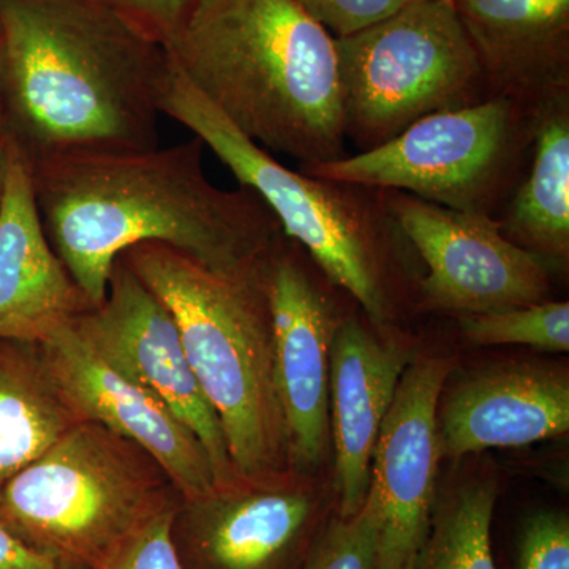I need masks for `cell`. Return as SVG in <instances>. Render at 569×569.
<instances>
[{
	"mask_svg": "<svg viewBox=\"0 0 569 569\" xmlns=\"http://www.w3.org/2000/svg\"><path fill=\"white\" fill-rule=\"evenodd\" d=\"M490 96L537 104L569 91V0H452Z\"/></svg>",
	"mask_w": 569,
	"mask_h": 569,
	"instance_id": "ac0fdd59",
	"label": "cell"
},
{
	"mask_svg": "<svg viewBox=\"0 0 569 569\" xmlns=\"http://www.w3.org/2000/svg\"><path fill=\"white\" fill-rule=\"evenodd\" d=\"M509 241L567 264L569 258V91L535 104L529 167L498 216Z\"/></svg>",
	"mask_w": 569,
	"mask_h": 569,
	"instance_id": "d6986e66",
	"label": "cell"
},
{
	"mask_svg": "<svg viewBox=\"0 0 569 569\" xmlns=\"http://www.w3.org/2000/svg\"><path fill=\"white\" fill-rule=\"evenodd\" d=\"M164 44L186 20L193 0H103Z\"/></svg>",
	"mask_w": 569,
	"mask_h": 569,
	"instance_id": "4316f807",
	"label": "cell"
},
{
	"mask_svg": "<svg viewBox=\"0 0 569 569\" xmlns=\"http://www.w3.org/2000/svg\"><path fill=\"white\" fill-rule=\"evenodd\" d=\"M178 508L168 505L96 569H186L174 541Z\"/></svg>",
	"mask_w": 569,
	"mask_h": 569,
	"instance_id": "cb8c5ba5",
	"label": "cell"
},
{
	"mask_svg": "<svg viewBox=\"0 0 569 569\" xmlns=\"http://www.w3.org/2000/svg\"><path fill=\"white\" fill-rule=\"evenodd\" d=\"M335 39L350 36L402 9L410 0H296Z\"/></svg>",
	"mask_w": 569,
	"mask_h": 569,
	"instance_id": "484cf974",
	"label": "cell"
},
{
	"mask_svg": "<svg viewBox=\"0 0 569 569\" xmlns=\"http://www.w3.org/2000/svg\"><path fill=\"white\" fill-rule=\"evenodd\" d=\"M89 309L44 233L31 163L11 141L0 197V340L43 346Z\"/></svg>",
	"mask_w": 569,
	"mask_h": 569,
	"instance_id": "5bb4252c",
	"label": "cell"
},
{
	"mask_svg": "<svg viewBox=\"0 0 569 569\" xmlns=\"http://www.w3.org/2000/svg\"><path fill=\"white\" fill-rule=\"evenodd\" d=\"M328 520L307 490L239 488L189 505L186 569H299Z\"/></svg>",
	"mask_w": 569,
	"mask_h": 569,
	"instance_id": "9a60e30c",
	"label": "cell"
},
{
	"mask_svg": "<svg viewBox=\"0 0 569 569\" xmlns=\"http://www.w3.org/2000/svg\"><path fill=\"white\" fill-rule=\"evenodd\" d=\"M459 317L462 335L473 346H523L550 353L569 351L567 301H545L497 312Z\"/></svg>",
	"mask_w": 569,
	"mask_h": 569,
	"instance_id": "7402d4cb",
	"label": "cell"
},
{
	"mask_svg": "<svg viewBox=\"0 0 569 569\" xmlns=\"http://www.w3.org/2000/svg\"><path fill=\"white\" fill-rule=\"evenodd\" d=\"M80 421L59 391L43 348L0 340V492Z\"/></svg>",
	"mask_w": 569,
	"mask_h": 569,
	"instance_id": "ffe728a7",
	"label": "cell"
},
{
	"mask_svg": "<svg viewBox=\"0 0 569 569\" xmlns=\"http://www.w3.org/2000/svg\"><path fill=\"white\" fill-rule=\"evenodd\" d=\"M299 569H377V519L372 500L351 518L328 519Z\"/></svg>",
	"mask_w": 569,
	"mask_h": 569,
	"instance_id": "603a6c76",
	"label": "cell"
},
{
	"mask_svg": "<svg viewBox=\"0 0 569 569\" xmlns=\"http://www.w3.org/2000/svg\"><path fill=\"white\" fill-rule=\"evenodd\" d=\"M497 482L473 479L437 497L413 569H497L492 553Z\"/></svg>",
	"mask_w": 569,
	"mask_h": 569,
	"instance_id": "44dd1931",
	"label": "cell"
},
{
	"mask_svg": "<svg viewBox=\"0 0 569 569\" xmlns=\"http://www.w3.org/2000/svg\"><path fill=\"white\" fill-rule=\"evenodd\" d=\"M203 151L193 137L29 162L44 233L89 305H102L118 258L148 242L227 274H264L282 227L253 190L212 183Z\"/></svg>",
	"mask_w": 569,
	"mask_h": 569,
	"instance_id": "6da1fadb",
	"label": "cell"
},
{
	"mask_svg": "<svg viewBox=\"0 0 569 569\" xmlns=\"http://www.w3.org/2000/svg\"><path fill=\"white\" fill-rule=\"evenodd\" d=\"M10 146L11 138L7 129L2 102H0V197H2L3 179H6L7 163H9Z\"/></svg>",
	"mask_w": 569,
	"mask_h": 569,
	"instance_id": "f1b7e54d",
	"label": "cell"
},
{
	"mask_svg": "<svg viewBox=\"0 0 569 569\" xmlns=\"http://www.w3.org/2000/svg\"><path fill=\"white\" fill-rule=\"evenodd\" d=\"M163 48L264 151L301 168L348 156L336 39L296 0H193Z\"/></svg>",
	"mask_w": 569,
	"mask_h": 569,
	"instance_id": "3957f363",
	"label": "cell"
},
{
	"mask_svg": "<svg viewBox=\"0 0 569 569\" xmlns=\"http://www.w3.org/2000/svg\"><path fill=\"white\" fill-rule=\"evenodd\" d=\"M0 569H59L33 552L0 523Z\"/></svg>",
	"mask_w": 569,
	"mask_h": 569,
	"instance_id": "83f0119b",
	"label": "cell"
},
{
	"mask_svg": "<svg viewBox=\"0 0 569 569\" xmlns=\"http://www.w3.org/2000/svg\"><path fill=\"white\" fill-rule=\"evenodd\" d=\"M89 348L127 380L151 392L201 441L219 492L244 486L236 475L222 426L194 377L174 318L121 257L100 306L73 321Z\"/></svg>",
	"mask_w": 569,
	"mask_h": 569,
	"instance_id": "30bf717a",
	"label": "cell"
},
{
	"mask_svg": "<svg viewBox=\"0 0 569 569\" xmlns=\"http://www.w3.org/2000/svg\"><path fill=\"white\" fill-rule=\"evenodd\" d=\"M535 104L511 97L436 112L391 141L301 168L328 181L397 190L455 211L497 217L530 162Z\"/></svg>",
	"mask_w": 569,
	"mask_h": 569,
	"instance_id": "ba28073f",
	"label": "cell"
},
{
	"mask_svg": "<svg viewBox=\"0 0 569 569\" xmlns=\"http://www.w3.org/2000/svg\"><path fill=\"white\" fill-rule=\"evenodd\" d=\"M121 258L174 318L238 478L271 477L288 458V437L274 383L266 272L227 274L156 242Z\"/></svg>",
	"mask_w": 569,
	"mask_h": 569,
	"instance_id": "277c9868",
	"label": "cell"
},
{
	"mask_svg": "<svg viewBox=\"0 0 569 569\" xmlns=\"http://www.w3.org/2000/svg\"><path fill=\"white\" fill-rule=\"evenodd\" d=\"M451 361H411L378 436L367 497L377 519V569H413L437 503L438 406Z\"/></svg>",
	"mask_w": 569,
	"mask_h": 569,
	"instance_id": "8fae6325",
	"label": "cell"
},
{
	"mask_svg": "<svg viewBox=\"0 0 569 569\" xmlns=\"http://www.w3.org/2000/svg\"><path fill=\"white\" fill-rule=\"evenodd\" d=\"M284 238L266 271L277 399L288 437V459L301 470L321 462L329 436V366L343 318Z\"/></svg>",
	"mask_w": 569,
	"mask_h": 569,
	"instance_id": "7c38bea8",
	"label": "cell"
},
{
	"mask_svg": "<svg viewBox=\"0 0 569 569\" xmlns=\"http://www.w3.org/2000/svg\"><path fill=\"white\" fill-rule=\"evenodd\" d=\"M168 56V54H167ZM160 111L203 141L239 183L253 190L284 236L305 249L335 287L346 291L373 325L392 316L389 257L410 244L385 190L313 178L284 167L208 102L168 58Z\"/></svg>",
	"mask_w": 569,
	"mask_h": 569,
	"instance_id": "5b68a950",
	"label": "cell"
},
{
	"mask_svg": "<svg viewBox=\"0 0 569 569\" xmlns=\"http://www.w3.org/2000/svg\"><path fill=\"white\" fill-rule=\"evenodd\" d=\"M519 569H569V519L541 511L527 519L519 542Z\"/></svg>",
	"mask_w": 569,
	"mask_h": 569,
	"instance_id": "d4e9b609",
	"label": "cell"
},
{
	"mask_svg": "<svg viewBox=\"0 0 569 569\" xmlns=\"http://www.w3.org/2000/svg\"><path fill=\"white\" fill-rule=\"evenodd\" d=\"M410 353L383 342L353 318L337 328L329 366V410L336 448L337 516L361 511L373 451Z\"/></svg>",
	"mask_w": 569,
	"mask_h": 569,
	"instance_id": "e0dca14e",
	"label": "cell"
},
{
	"mask_svg": "<svg viewBox=\"0 0 569 569\" xmlns=\"http://www.w3.org/2000/svg\"><path fill=\"white\" fill-rule=\"evenodd\" d=\"M336 47L343 129L359 152L427 116L492 97L452 0H410Z\"/></svg>",
	"mask_w": 569,
	"mask_h": 569,
	"instance_id": "52a82bcc",
	"label": "cell"
},
{
	"mask_svg": "<svg viewBox=\"0 0 569 569\" xmlns=\"http://www.w3.org/2000/svg\"><path fill=\"white\" fill-rule=\"evenodd\" d=\"M163 471L103 426H71L0 492V523L59 569H96L173 503Z\"/></svg>",
	"mask_w": 569,
	"mask_h": 569,
	"instance_id": "8992f818",
	"label": "cell"
},
{
	"mask_svg": "<svg viewBox=\"0 0 569 569\" xmlns=\"http://www.w3.org/2000/svg\"><path fill=\"white\" fill-rule=\"evenodd\" d=\"M41 348L59 391L81 421L97 422L137 445L160 467L187 505L220 493L208 452L192 430L151 392L93 353L73 323Z\"/></svg>",
	"mask_w": 569,
	"mask_h": 569,
	"instance_id": "4fadbf2b",
	"label": "cell"
},
{
	"mask_svg": "<svg viewBox=\"0 0 569 569\" xmlns=\"http://www.w3.org/2000/svg\"><path fill=\"white\" fill-rule=\"evenodd\" d=\"M400 230L426 264L421 307L470 316L539 305L550 293V264L509 241L497 217L455 211L385 190Z\"/></svg>",
	"mask_w": 569,
	"mask_h": 569,
	"instance_id": "9c48e42d",
	"label": "cell"
},
{
	"mask_svg": "<svg viewBox=\"0 0 569 569\" xmlns=\"http://www.w3.org/2000/svg\"><path fill=\"white\" fill-rule=\"evenodd\" d=\"M568 430V372L545 366L481 370L452 389L438 415L441 456L451 459L529 447Z\"/></svg>",
	"mask_w": 569,
	"mask_h": 569,
	"instance_id": "2e32d148",
	"label": "cell"
},
{
	"mask_svg": "<svg viewBox=\"0 0 569 569\" xmlns=\"http://www.w3.org/2000/svg\"><path fill=\"white\" fill-rule=\"evenodd\" d=\"M168 66L103 0H0V102L29 162L157 148Z\"/></svg>",
	"mask_w": 569,
	"mask_h": 569,
	"instance_id": "7a4b0ae2",
	"label": "cell"
}]
</instances>
